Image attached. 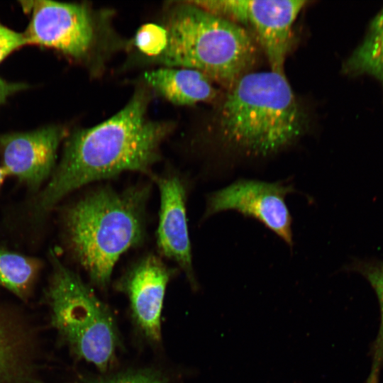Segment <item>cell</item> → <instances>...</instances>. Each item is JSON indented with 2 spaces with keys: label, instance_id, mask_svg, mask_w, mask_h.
<instances>
[{
  "label": "cell",
  "instance_id": "1",
  "mask_svg": "<svg viewBox=\"0 0 383 383\" xmlns=\"http://www.w3.org/2000/svg\"><path fill=\"white\" fill-rule=\"evenodd\" d=\"M148 98L144 89L138 90L113 116L68 138L58 166L37 199V213L50 210L67 194L89 183L127 171L150 170L172 125L148 118Z\"/></svg>",
  "mask_w": 383,
  "mask_h": 383
},
{
  "label": "cell",
  "instance_id": "2",
  "mask_svg": "<svg viewBox=\"0 0 383 383\" xmlns=\"http://www.w3.org/2000/svg\"><path fill=\"white\" fill-rule=\"evenodd\" d=\"M306 121L284 74L250 72L229 89L218 128L227 146L247 156L266 157L295 142Z\"/></svg>",
  "mask_w": 383,
  "mask_h": 383
},
{
  "label": "cell",
  "instance_id": "3",
  "mask_svg": "<svg viewBox=\"0 0 383 383\" xmlns=\"http://www.w3.org/2000/svg\"><path fill=\"white\" fill-rule=\"evenodd\" d=\"M147 186L98 188L70 206L63 223L69 248L94 284L109 285L119 257L145 236Z\"/></svg>",
  "mask_w": 383,
  "mask_h": 383
},
{
  "label": "cell",
  "instance_id": "4",
  "mask_svg": "<svg viewBox=\"0 0 383 383\" xmlns=\"http://www.w3.org/2000/svg\"><path fill=\"white\" fill-rule=\"evenodd\" d=\"M163 26L167 44L155 59L165 67L198 70L230 89L255 62L256 47L242 26L190 1L171 5Z\"/></svg>",
  "mask_w": 383,
  "mask_h": 383
},
{
  "label": "cell",
  "instance_id": "5",
  "mask_svg": "<svg viewBox=\"0 0 383 383\" xmlns=\"http://www.w3.org/2000/svg\"><path fill=\"white\" fill-rule=\"evenodd\" d=\"M48 289L52 323L80 358L105 372L112 362L118 335L109 309L75 272L50 251Z\"/></svg>",
  "mask_w": 383,
  "mask_h": 383
},
{
  "label": "cell",
  "instance_id": "6",
  "mask_svg": "<svg viewBox=\"0 0 383 383\" xmlns=\"http://www.w3.org/2000/svg\"><path fill=\"white\" fill-rule=\"evenodd\" d=\"M21 4L31 13L24 33L28 44L53 48L76 59L84 58L93 48L96 32L87 6L53 1Z\"/></svg>",
  "mask_w": 383,
  "mask_h": 383
},
{
  "label": "cell",
  "instance_id": "7",
  "mask_svg": "<svg viewBox=\"0 0 383 383\" xmlns=\"http://www.w3.org/2000/svg\"><path fill=\"white\" fill-rule=\"evenodd\" d=\"M305 0H221L218 14L250 26L267 58L271 70L284 73L292 44V28Z\"/></svg>",
  "mask_w": 383,
  "mask_h": 383
},
{
  "label": "cell",
  "instance_id": "8",
  "mask_svg": "<svg viewBox=\"0 0 383 383\" xmlns=\"http://www.w3.org/2000/svg\"><path fill=\"white\" fill-rule=\"evenodd\" d=\"M293 192V186L283 182L238 179L208 196L204 216L238 211L257 219L292 247V219L285 198Z\"/></svg>",
  "mask_w": 383,
  "mask_h": 383
},
{
  "label": "cell",
  "instance_id": "9",
  "mask_svg": "<svg viewBox=\"0 0 383 383\" xmlns=\"http://www.w3.org/2000/svg\"><path fill=\"white\" fill-rule=\"evenodd\" d=\"M66 131L52 126L35 131L0 135L2 167L8 175L38 189L54 169L57 151Z\"/></svg>",
  "mask_w": 383,
  "mask_h": 383
},
{
  "label": "cell",
  "instance_id": "10",
  "mask_svg": "<svg viewBox=\"0 0 383 383\" xmlns=\"http://www.w3.org/2000/svg\"><path fill=\"white\" fill-rule=\"evenodd\" d=\"M173 273L157 257L148 255L134 264L118 283V289L129 299L138 327L153 343L161 340L162 309Z\"/></svg>",
  "mask_w": 383,
  "mask_h": 383
},
{
  "label": "cell",
  "instance_id": "11",
  "mask_svg": "<svg viewBox=\"0 0 383 383\" xmlns=\"http://www.w3.org/2000/svg\"><path fill=\"white\" fill-rule=\"evenodd\" d=\"M156 182L160 195L157 246L165 257L177 264L194 287L196 284L187 219L185 186L174 174L158 177Z\"/></svg>",
  "mask_w": 383,
  "mask_h": 383
},
{
  "label": "cell",
  "instance_id": "12",
  "mask_svg": "<svg viewBox=\"0 0 383 383\" xmlns=\"http://www.w3.org/2000/svg\"><path fill=\"white\" fill-rule=\"evenodd\" d=\"M144 79L155 91L176 105L210 101L216 96L212 80L193 69L165 67L146 72Z\"/></svg>",
  "mask_w": 383,
  "mask_h": 383
},
{
  "label": "cell",
  "instance_id": "13",
  "mask_svg": "<svg viewBox=\"0 0 383 383\" xmlns=\"http://www.w3.org/2000/svg\"><path fill=\"white\" fill-rule=\"evenodd\" d=\"M349 76L367 75L383 88V8L371 21L362 42L343 64Z\"/></svg>",
  "mask_w": 383,
  "mask_h": 383
},
{
  "label": "cell",
  "instance_id": "14",
  "mask_svg": "<svg viewBox=\"0 0 383 383\" xmlns=\"http://www.w3.org/2000/svg\"><path fill=\"white\" fill-rule=\"evenodd\" d=\"M41 267L35 257L0 248V286L21 298L28 295Z\"/></svg>",
  "mask_w": 383,
  "mask_h": 383
},
{
  "label": "cell",
  "instance_id": "15",
  "mask_svg": "<svg viewBox=\"0 0 383 383\" xmlns=\"http://www.w3.org/2000/svg\"><path fill=\"white\" fill-rule=\"evenodd\" d=\"M353 270L361 274L374 289L379 306L380 322L377 335L372 344V365L365 383H378L383 369V261H356Z\"/></svg>",
  "mask_w": 383,
  "mask_h": 383
},
{
  "label": "cell",
  "instance_id": "16",
  "mask_svg": "<svg viewBox=\"0 0 383 383\" xmlns=\"http://www.w3.org/2000/svg\"><path fill=\"white\" fill-rule=\"evenodd\" d=\"M167 33L163 26L155 23L143 25L137 31L135 45L145 55L156 58L165 50Z\"/></svg>",
  "mask_w": 383,
  "mask_h": 383
},
{
  "label": "cell",
  "instance_id": "17",
  "mask_svg": "<svg viewBox=\"0 0 383 383\" xmlns=\"http://www.w3.org/2000/svg\"><path fill=\"white\" fill-rule=\"evenodd\" d=\"M87 383H171L162 374L149 369L132 370L91 378Z\"/></svg>",
  "mask_w": 383,
  "mask_h": 383
},
{
  "label": "cell",
  "instance_id": "18",
  "mask_svg": "<svg viewBox=\"0 0 383 383\" xmlns=\"http://www.w3.org/2000/svg\"><path fill=\"white\" fill-rule=\"evenodd\" d=\"M27 44L24 33L14 31L0 23V62L13 50Z\"/></svg>",
  "mask_w": 383,
  "mask_h": 383
},
{
  "label": "cell",
  "instance_id": "19",
  "mask_svg": "<svg viewBox=\"0 0 383 383\" xmlns=\"http://www.w3.org/2000/svg\"><path fill=\"white\" fill-rule=\"evenodd\" d=\"M26 87V84L9 82L0 77V106L9 96Z\"/></svg>",
  "mask_w": 383,
  "mask_h": 383
},
{
  "label": "cell",
  "instance_id": "20",
  "mask_svg": "<svg viewBox=\"0 0 383 383\" xmlns=\"http://www.w3.org/2000/svg\"><path fill=\"white\" fill-rule=\"evenodd\" d=\"M6 176H8V174L6 170L2 166H0V187H1Z\"/></svg>",
  "mask_w": 383,
  "mask_h": 383
}]
</instances>
